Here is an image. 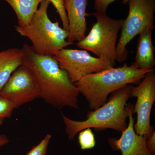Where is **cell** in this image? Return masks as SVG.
Instances as JSON below:
<instances>
[{"label":"cell","instance_id":"1","mask_svg":"<svg viewBox=\"0 0 155 155\" xmlns=\"http://www.w3.org/2000/svg\"><path fill=\"white\" fill-rule=\"evenodd\" d=\"M22 48L25 54L24 65L33 75L40 97L56 108L78 109L79 91L67 72L60 68L54 57L37 54L27 44Z\"/></svg>","mask_w":155,"mask_h":155},{"label":"cell","instance_id":"2","mask_svg":"<svg viewBox=\"0 0 155 155\" xmlns=\"http://www.w3.org/2000/svg\"><path fill=\"white\" fill-rule=\"evenodd\" d=\"M151 69H139L132 63L85 75L74 84L86 99L89 107L94 110L107 102L110 93L125 85L139 82Z\"/></svg>","mask_w":155,"mask_h":155},{"label":"cell","instance_id":"3","mask_svg":"<svg viewBox=\"0 0 155 155\" xmlns=\"http://www.w3.org/2000/svg\"><path fill=\"white\" fill-rule=\"evenodd\" d=\"M133 86L127 84L113 93L112 96L103 105L89 111L87 119L83 121H76L63 115L66 132L70 140L81 130L93 128L97 130L111 129L122 133L127 127L128 113L126 103L130 97V91Z\"/></svg>","mask_w":155,"mask_h":155},{"label":"cell","instance_id":"4","mask_svg":"<svg viewBox=\"0 0 155 155\" xmlns=\"http://www.w3.org/2000/svg\"><path fill=\"white\" fill-rule=\"evenodd\" d=\"M50 3L49 0H43L28 24L15 26L20 35L30 40L34 51L39 55L54 56L60 50L74 44L67 41L69 31L60 27L58 21L52 22L49 18Z\"/></svg>","mask_w":155,"mask_h":155},{"label":"cell","instance_id":"5","mask_svg":"<svg viewBox=\"0 0 155 155\" xmlns=\"http://www.w3.org/2000/svg\"><path fill=\"white\" fill-rule=\"evenodd\" d=\"M93 14L96 18V22L93 25L88 35L78 42L76 45L115 66L116 41L124 20L112 19L107 14L97 11Z\"/></svg>","mask_w":155,"mask_h":155},{"label":"cell","instance_id":"6","mask_svg":"<svg viewBox=\"0 0 155 155\" xmlns=\"http://www.w3.org/2000/svg\"><path fill=\"white\" fill-rule=\"evenodd\" d=\"M129 12L124 20L121 36L116 45V61L122 63L128 57L127 44L147 27L154 28L155 0H130Z\"/></svg>","mask_w":155,"mask_h":155},{"label":"cell","instance_id":"7","mask_svg":"<svg viewBox=\"0 0 155 155\" xmlns=\"http://www.w3.org/2000/svg\"><path fill=\"white\" fill-rule=\"evenodd\" d=\"M61 69L68 73L72 83L85 75L114 68L110 62L91 55L86 50L63 48L54 56Z\"/></svg>","mask_w":155,"mask_h":155},{"label":"cell","instance_id":"8","mask_svg":"<svg viewBox=\"0 0 155 155\" xmlns=\"http://www.w3.org/2000/svg\"><path fill=\"white\" fill-rule=\"evenodd\" d=\"M130 97L137 98L133 110V114H137V122L134 126V130L139 135L148 138L153 132L150 124V115L155 101L154 71L148 73L137 86H133Z\"/></svg>","mask_w":155,"mask_h":155},{"label":"cell","instance_id":"9","mask_svg":"<svg viewBox=\"0 0 155 155\" xmlns=\"http://www.w3.org/2000/svg\"><path fill=\"white\" fill-rule=\"evenodd\" d=\"M0 96L12 102L15 109L40 97L36 84L28 67L23 64L14 71L0 91Z\"/></svg>","mask_w":155,"mask_h":155},{"label":"cell","instance_id":"10","mask_svg":"<svg viewBox=\"0 0 155 155\" xmlns=\"http://www.w3.org/2000/svg\"><path fill=\"white\" fill-rule=\"evenodd\" d=\"M128 113L129 123L120 138H110L108 143L114 151H120L121 155H155L150 152L147 146V137L139 135L134 129V106L131 103L126 106Z\"/></svg>","mask_w":155,"mask_h":155},{"label":"cell","instance_id":"11","mask_svg":"<svg viewBox=\"0 0 155 155\" xmlns=\"http://www.w3.org/2000/svg\"><path fill=\"white\" fill-rule=\"evenodd\" d=\"M69 21L68 41L74 42L84 38L87 30L86 9L87 0H64Z\"/></svg>","mask_w":155,"mask_h":155},{"label":"cell","instance_id":"12","mask_svg":"<svg viewBox=\"0 0 155 155\" xmlns=\"http://www.w3.org/2000/svg\"><path fill=\"white\" fill-rule=\"evenodd\" d=\"M153 29L152 27H147L138 34L137 51L133 64L139 69H151L154 67V47L151 37Z\"/></svg>","mask_w":155,"mask_h":155},{"label":"cell","instance_id":"13","mask_svg":"<svg viewBox=\"0 0 155 155\" xmlns=\"http://www.w3.org/2000/svg\"><path fill=\"white\" fill-rule=\"evenodd\" d=\"M25 59L23 48H12L0 52V91L12 73L24 64Z\"/></svg>","mask_w":155,"mask_h":155},{"label":"cell","instance_id":"14","mask_svg":"<svg viewBox=\"0 0 155 155\" xmlns=\"http://www.w3.org/2000/svg\"><path fill=\"white\" fill-rule=\"evenodd\" d=\"M8 3L17 15L18 25L23 26L30 22L43 0H1Z\"/></svg>","mask_w":155,"mask_h":155},{"label":"cell","instance_id":"15","mask_svg":"<svg viewBox=\"0 0 155 155\" xmlns=\"http://www.w3.org/2000/svg\"><path fill=\"white\" fill-rule=\"evenodd\" d=\"M78 140L82 150L91 149L96 145L95 135L90 128L84 129L79 132Z\"/></svg>","mask_w":155,"mask_h":155},{"label":"cell","instance_id":"16","mask_svg":"<svg viewBox=\"0 0 155 155\" xmlns=\"http://www.w3.org/2000/svg\"><path fill=\"white\" fill-rule=\"evenodd\" d=\"M14 109L15 106L12 102L0 96V125L6 118L11 117Z\"/></svg>","mask_w":155,"mask_h":155},{"label":"cell","instance_id":"17","mask_svg":"<svg viewBox=\"0 0 155 155\" xmlns=\"http://www.w3.org/2000/svg\"><path fill=\"white\" fill-rule=\"evenodd\" d=\"M55 8L59 14L62 24L63 28L69 31V21L67 18V13L64 6V0H49Z\"/></svg>","mask_w":155,"mask_h":155},{"label":"cell","instance_id":"18","mask_svg":"<svg viewBox=\"0 0 155 155\" xmlns=\"http://www.w3.org/2000/svg\"><path fill=\"white\" fill-rule=\"evenodd\" d=\"M51 134H48L37 145L35 146L26 155H46L50 140Z\"/></svg>","mask_w":155,"mask_h":155},{"label":"cell","instance_id":"19","mask_svg":"<svg viewBox=\"0 0 155 155\" xmlns=\"http://www.w3.org/2000/svg\"><path fill=\"white\" fill-rule=\"evenodd\" d=\"M116 0H94V8L97 12L106 14L107 8L111 3ZM130 0H122V4L126 5Z\"/></svg>","mask_w":155,"mask_h":155},{"label":"cell","instance_id":"20","mask_svg":"<svg viewBox=\"0 0 155 155\" xmlns=\"http://www.w3.org/2000/svg\"><path fill=\"white\" fill-rule=\"evenodd\" d=\"M147 146L149 151L153 154H155V132L154 131L151 135L147 139Z\"/></svg>","mask_w":155,"mask_h":155},{"label":"cell","instance_id":"21","mask_svg":"<svg viewBox=\"0 0 155 155\" xmlns=\"http://www.w3.org/2000/svg\"><path fill=\"white\" fill-rule=\"evenodd\" d=\"M9 140L5 135L0 134V147L3 146L8 144Z\"/></svg>","mask_w":155,"mask_h":155}]
</instances>
